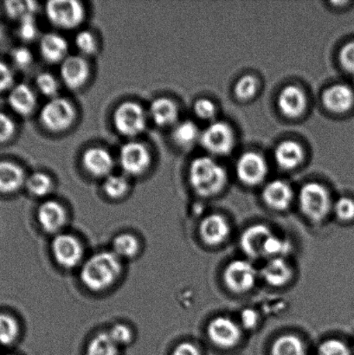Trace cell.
Segmentation results:
<instances>
[{
	"label": "cell",
	"mask_w": 354,
	"mask_h": 355,
	"mask_svg": "<svg viewBox=\"0 0 354 355\" xmlns=\"http://www.w3.org/2000/svg\"><path fill=\"white\" fill-rule=\"evenodd\" d=\"M123 273V260L111 250H103L85 259L80 270V280L89 291L100 293L116 285Z\"/></svg>",
	"instance_id": "6da1fadb"
},
{
	"label": "cell",
	"mask_w": 354,
	"mask_h": 355,
	"mask_svg": "<svg viewBox=\"0 0 354 355\" xmlns=\"http://www.w3.org/2000/svg\"><path fill=\"white\" fill-rule=\"evenodd\" d=\"M189 182L194 191L202 197L215 196L227 183V173L213 159L202 156L191 163Z\"/></svg>",
	"instance_id": "7a4b0ae2"
},
{
	"label": "cell",
	"mask_w": 354,
	"mask_h": 355,
	"mask_svg": "<svg viewBox=\"0 0 354 355\" xmlns=\"http://www.w3.org/2000/svg\"><path fill=\"white\" fill-rule=\"evenodd\" d=\"M301 211L314 222H320L327 217L332 208L330 193L327 188L317 182L305 184L299 193Z\"/></svg>",
	"instance_id": "3957f363"
},
{
	"label": "cell",
	"mask_w": 354,
	"mask_h": 355,
	"mask_svg": "<svg viewBox=\"0 0 354 355\" xmlns=\"http://www.w3.org/2000/svg\"><path fill=\"white\" fill-rule=\"evenodd\" d=\"M76 117L74 105L69 100L58 96L45 103L39 114L41 124L53 133L67 130L74 123Z\"/></svg>",
	"instance_id": "277c9868"
},
{
	"label": "cell",
	"mask_w": 354,
	"mask_h": 355,
	"mask_svg": "<svg viewBox=\"0 0 354 355\" xmlns=\"http://www.w3.org/2000/svg\"><path fill=\"white\" fill-rule=\"evenodd\" d=\"M51 253L55 262L65 270L82 266L85 261V250L81 240L71 233L61 232L54 236Z\"/></svg>",
	"instance_id": "5b68a950"
},
{
	"label": "cell",
	"mask_w": 354,
	"mask_h": 355,
	"mask_svg": "<svg viewBox=\"0 0 354 355\" xmlns=\"http://www.w3.org/2000/svg\"><path fill=\"white\" fill-rule=\"evenodd\" d=\"M44 10L48 22L64 30L75 29L85 17V7L76 0H52Z\"/></svg>",
	"instance_id": "8992f818"
},
{
	"label": "cell",
	"mask_w": 354,
	"mask_h": 355,
	"mask_svg": "<svg viewBox=\"0 0 354 355\" xmlns=\"http://www.w3.org/2000/svg\"><path fill=\"white\" fill-rule=\"evenodd\" d=\"M113 123L118 133L126 137H135L147 127V114L140 104L125 102L114 110Z\"/></svg>",
	"instance_id": "52a82bcc"
},
{
	"label": "cell",
	"mask_w": 354,
	"mask_h": 355,
	"mask_svg": "<svg viewBox=\"0 0 354 355\" xmlns=\"http://www.w3.org/2000/svg\"><path fill=\"white\" fill-rule=\"evenodd\" d=\"M200 141L211 154L225 155L233 150L236 138L230 125L224 121H215L201 133Z\"/></svg>",
	"instance_id": "ba28073f"
},
{
	"label": "cell",
	"mask_w": 354,
	"mask_h": 355,
	"mask_svg": "<svg viewBox=\"0 0 354 355\" xmlns=\"http://www.w3.org/2000/svg\"><path fill=\"white\" fill-rule=\"evenodd\" d=\"M258 271L247 260H234L225 267L224 281L229 290L235 293H245L255 286Z\"/></svg>",
	"instance_id": "9c48e42d"
},
{
	"label": "cell",
	"mask_w": 354,
	"mask_h": 355,
	"mask_svg": "<svg viewBox=\"0 0 354 355\" xmlns=\"http://www.w3.org/2000/svg\"><path fill=\"white\" fill-rule=\"evenodd\" d=\"M150 151L145 145L137 141H130L121 147L119 163L125 173L131 176L143 175L150 166Z\"/></svg>",
	"instance_id": "30bf717a"
},
{
	"label": "cell",
	"mask_w": 354,
	"mask_h": 355,
	"mask_svg": "<svg viewBox=\"0 0 354 355\" xmlns=\"http://www.w3.org/2000/svg\"><path fill=\"white\" fill-rule=\"evenodd\" d=\"M37 218L43 231L55 236L62 232V230L67 225L69 215L60 202L47 200L37 208Z\"/></svg>",
	"instance_id": "8fae6325"
},
{
	"label": "cell",
	"mask_w": 354,
	"mask_h": 355,
	"mask_svg": "<svg viewBox=\"0 0 354 355\" xmlns=\"http://www.w3.org/2000/svg\"><path fill=\"white\" fill-rule=\"evenodd\" d=\"M211 342L222 349L237 346L242 338L240 327L231 318L220 316L211 321L207 328Z\"/></svg>",
	"instance_id": "7c38bea8"
},
{
	"label": "cell",
	"mask_w": 354,
	"mask_h": 355,
	"mask_svg": "<svg viewBox=\"0 0 354 355\" xmlns=\"http://www.w3.org/2000/svg\"><path fill=\"white\" fill-rule=\"evenodd\" d=\"M236 171L238 179L247 186H256L263 182L268 173V165L261 155L246 152L238 159Z\"/></svg>",
	"instance_id": "4fadbf2b"
},
{
	"label": "cell",
	"mask_w": 354,
	"mask_h": 355,
	"mask_svg": "<svg viewBox=\"0 0 354 355\" xmlns=\"http://www.w3.org/2000/svg\"><path fill=\"white\" fill-rule=\"evenodd\" d=\"M89 65L81 55H68L62 62L60 75L62 82L69 89H78L88 81Z\"/></svg>",
	"instance_id": "5bb4252c"
},
{
	"label": "cell",
	"mask_w": 354,
	"mask_h": 355,
	"mask_svg": "<svg viewBox=\"0 0 354 355\" xmlns=\"http://www.w3.org/2000/svg\"><path fill=\"white\" fill-rule=\"evenodd\" d=\"M308 100L303 90L296 85H287L281 90L277 106L284 116L294 119L306 110Z\"/></svg>",
	"instance_id": "9a60e30c"
},
{
	"label": "cell",
	"mask_w": 354,
	"mask_h": 355,
	"mask_svg": "<svg viewBox=\"0 0 354 355\" xmlns=\"http://www.w3.org/2000/svg\"><path fill=\"white\" fill-rule=\"evenodd\" d=\"M83 168L90 175L97 178L109 176L114 168V162L109 151L102 148H90L83 153Z\"/></svg>",
	"instance_id": "2e32d148"
},
{
	"label": "cell",
	"mask_w": 354,
	"mask_h": 355,
	"mask_svg": "<svg viewBox=\"0 0 354 355\" xmlns=\"http://www.w3.org/2000/svg\"><path fill=\"white\" fill-rule=\"evenodd\" d=\"M230 225L227 218L220 214H211L204 218L200 226L201 239L208 245L223 243L230 235Z\"/></svg>",
	"instance_id": "e0dca14e"
},
{
	"label": "cell",
	"mask_w": 354,
	"mask_h": 355,
	"mask_svg": "<svg viewBox=\"0 0 354 355\" xmlns=\"http://www.w3.org/2000/svg\"><path fill=\"white\" fill-rule=\"evenodd\" d=\"M326 109L335 114L348 112L354 105V92L351 87L337 83L325 90L322 95Z\"/></svg>",
	"instance_id": "ac0fdd59"
},
{
	"label": "cell",
	"mask_w": 354,
	"mask_h": 355,
	"mask_svg": "<svg viewBox=\"0 0 354 355\" xmlns=\"http://www.w3.org/2000/svg\"><path fill=\"white\" fill-rule=\"evenodd\" d=\"M294 198L292 187L286 181L275 180L269 182L263 191V198L269 208L284 211L290 207Z\"/></svg>",
	"instance_id": "d6986e66"
},
{
	"label": "cell",
	"mask_w": 354,
	"mask_h": 355,
	"mask_svg": "<svg viewBox=\"0 0 354 355\" xmlns=\"http://www.w3.org/2000/svg\"><path fill=\"white\" fill-rule=\"evenodd\" d=\"M272 234L269 227L262 224L251 226L245 230L240 238L242 252L251 259L263 257L266 240Z\"/></svg>",
	"instance_id": "ffe728a7"
},
{
	"label": "cell",
	"mask_w": 354,
	"mask_h": 355,
	"mask_svg": "<svg viewBox=\"0 0 354 355\" xmlns=\"http://www.w3.org/2000/svg\"><path fill=\"white\" fill-rule=\"evenodd\" d=\"M41 57L48 64H58L68 57L67 40L60 34L48 33L41 37L39 42Z\"/></svg>",
	"instance_id": "44dd1931"
},
{
	"label": "cell",
	"mask_w": 354,
	"mask_h": 355,
	"mask_svg": "<svg viewBox=\"0 0 354 355\" xmlns=\"http://www.w3.org/2000/svg\"><path fill=\"white\" fill-rule=\"evenodd\" d=\"M37 96L30 86L20 83L10 89L8 103L14 112L19 116H30L37 106Z\"/></svg>",
	"instance_id": "7402d4cb"
},
{
	"label": "cell",
	"mask_w": 354,
	"mask_h": 355,
	"mask_svg": "<svg viewBox=\"0 0 354 355\" xmlns=\"http://www.w3.org/2000/svg\"><path fill=\"white\" fill-rule=\"evenodd\" d=\"M304 149L294 141H284L276 146L274 157L281 168L291 170L297 168L304 161Z\"/></svg>",
	"instance_id": "603a6c76"
},
{
	"label": "cell",
	"mask_w": 354,
	"mask_h": 355,
	"mask_svg": "<svg viewBox=\"0 0 354 355\" xmlns=\"http://www.w3.org/2000/svg\"><path fill=\"white\" fill-rule=\"evenodd\" d=\"M293 270L283 257L270 259L261 270V276L273 287H282L292 278Z\"/></svg>",
	"instance_id": "cb8c5ba5"
},
{
	"label": "cell",
	"mask_w": 354,
	"mask_h": 355,
	"mask_svg": "<svg viewBox=\"0 0 354 355\" xmlns=\"http://www.w3.org/2000/svg\"><path fill=\"white\" fill-rule=\"evenodd\" d=\"M149 114L158 126L168 127L177 123L179 109L176 103L168 97H158L151 103Z\"/></svg>",
	"instance_id": "d4e9b609"
},
{
	"label": "cell",
	"mask_w": 354,
	"mask_h": 355,
	"mask_svg": "<svg viewBox=\"0 0 354 355\" xmlns=\"http://www.w3.org/2000/svg\"><path fill=\"white\" fill-rule=\"evenodd\" d=\"M26 180L21 166L10 162H0V193H16L26 184Z\"/></svg>",
	"instance_id": "484cf974"
},
{
	"label": "cell",
	"mask_w": 354,
	"mask_h": 355,
	"mask_svg": "<svg viewBox=\"0 0 354 355\" xmlns=\"http://www.w3.org/2000/svg\"><path fill=\"white\" fill-rule=\"evenodd\" d=\"M111 250L121 260L132 259L140 252L141 242L132 233H121L114 236Z\"/></svg>",
	"instance_id": "4316f807"
},
{
	"label": "cell",
	"mask_w": 354,
	"mask_h": 355,
	"mask_svg": "<svg viewBox=\"0 0 354 355\" xmlns=\"http://www.w3.org/2000/svg\"><path fill=\"white\" fill-rule=\"evenodd\" d=\"M200 131L197 125L191 121L177 123L172 131V140L179 147H192L200 139Z\"/></svg>",
	"instance_id": "83f0119b"
},
{
	"label": "cell",
	"mask_w": 354,
	"mask_h": 355,
	"mask_svg": "<svg viewBox=\"0 0 354 355\" xmlns=\"http://www.w3.org/2000/svg\"><path fill=\"white\" fill-rule=\"evenodd\" d=\"M272 355H306V347L297 336H282L274 342Z\"/></svg>",
	"instance_id": "f1b7e54d"
},
{
	"label": "cell",
	"mask_w": 354,
	"mask_h": 355,
	"mask_svg": "<svg viewBox=\"0 0 354 355\" xmlns=\"http://www.w3.org/2000/svg\"><path fill=\"white\" fill-rule=\"evenodd\" d=\"M120 347L109 333L100 332L93 337L87 347L86 355H119Z\"/></svg>",
	"instance_id": "f546056e"
},
{
	"label": "cell",
	"mask_w": 354,
	"mask_h": 355,
	"mask_svg": "<svg viewBox=\"0 0 354 355\" xmlns=\"http://www.w3.org/2000/svg\"><path fill=\"white\" fill-rule=\"evenodd\" d=\"M26 189L34 197L44 198L53 189V181L43 172H35L26 178Z\"/></svg>",
	"instance_id": "4dcf8cb0"
},
{
	"label": "cell",
	"mask_w": 354,
	"mask_h": 355,
	"mask_svg": "<svg viewBox=\"0 0 354 355\" xmlns=\"http://www.w3.org/2000/svg\"><path fill=\"white\" fill-rule=\"evenodd\" d=\"M20 336V325L14 316L0 314V344L3 346L12 345Z\"/></svg>",
	"instance_id": "1f68e13d"
},
{
	"label": "cell",
	"mask_w": 354,
	"mask_h": 355,
	"mask_svg": "<svg viewBox=\"0 0 354 355\" xmlns=\"http://www.w3.org/2000/svg\"><path fill=\"white\" fill-rule=\"evenodd\" d=\"M103 189L106 196L111 200H120L128 193L130 182L123 175H110L105 178Z\"/></svg>",
	"instance_id": "d6a6232c"
},
{
	"label": "cell",
	"mask_w": 354,
	"mask_h": 355,
	"mask_svg": "<svg viewBox=\"0 0 354 355\" xmlns=\"http://www.w3.org/2000/svg\"><path fill=\"white\" fill-rule=\"evenodd\" d=\"M291 250V245L286 239H281L279 236L272 234L266 240L263 247V257L269 259H276L287 255Z\"/></svg>",
	"instance_id": "836d02e7"
},
{
	"label": "cell",
	"mask_w": 354,
	"mask_h": 355,
	"mask_svg": "<svg viewBox=\"0 0 354 355\" xmlns=\"http://www.w3.org/2000/svg\"><path fill=\"white\" fill-rule=\"evenodd\" d=\"M259 83L254 76H242L236 83L234 92L239 100L248 101L253 98L258 93Z\"/></svg>",
	"instance_id": "e575fe53"
},
{
	"label": "cell",
	"mask_w": 354,
	"mask_h": 355,
	"mask_svg": "<svg viewBox=\"0 0 354 355\" xmlns=\"http://www.w3.org/2000/svg\"><path fill=\"white\" fill-rule=\"evenodd\" d=\"M35 85L38 92L48 98L52 99L57 96L58 81L51 73L43 72L38 74L35 80Z\"/></svg>",
	"instance_id": "d590c367"
},
{
	"label": "cell",
	"mask_w": 354,
	"mask_h": 355,
	"mask_svg": "<svg viewBox=\"0 0 354 355\" xmlns=\"http://www.w3.org/2000/svg\"><path fill=\"white\" fill-rule=\"evenodd\" d=\"M37 8V3L33 1H7L5 3L7 15L19 21L27 14H33L34 15Z\"/></svg>",
	"instance_id": "8d00e7d4"
},
{
	"label": "cell",
	"mask_w": 354,
	"mask_h": 355,
	"mask_svg": "<svg viewBox=\"0 0 354 355\" xmlns=\"http://www.w3.org/2000/svg\"><path fill=\"white\" fill-rule=\"evenodd\" d=\"M109 335L118 346L124 347L130 345L134 340V331L131 327L124 323H116L111 327Z\"/></svg>",
	"instance_id": "74e56055"
},
{
	"label": "cell",
	"mask_w": 354,
	"mask_h": 355,
	"mask_svg": "<svg viewBox=\"0 0 354 355\" xmlns=\"http://www.w3.org/2000/svg\"><path fill=\"white\" fill-rule=\"evenodd\" d=\"M75 44L82 54L91 55L97 51V41L92 33L82 31L75 37Z\"/></svg>",
	"instance_id": "f35d334b"
},
{
	"label": "cell",
	"mask_w": 354,
	"mask_h": 355,
	"mask_svg": "<svg viewBox=\"0 0 354 355\" xmlns=\"http://www.w3.org/2000/svg\"><path fill=\"white\" fill-rule=\"evenodd\" d=\"M17 34L24 41H33L37 37L38 29L33 14H27L19 20Z\"/></svg>",
	"instance_id": "ab89813d"
},
{
	"label": "cell",
	"mask_w": 354,
	"mask_h": 355,
	"mask_svg": "<svg viewBox=\"0 0 354 355\" xmlns=\"http://www.w3.org/2000/svg\"><path fill=\"white\" fill-rule=\"evenodd\" d=\"M318 355H351V351L342 340L328 339L319 347Z\"/></svg>",
	"instance_id": "60d3db41"
},
{
	"label": "cell",
	"mask_w": 354,
	"mask_h": 355,
	"mask_svg": "<svg viewBox=\"0 0 354 355\" xmlns=\"http://www.w3.org/2000/svg\"><path fill=\"white\" fill-rule=\"evenodd\" d=\"M334 211L339 220L352 221L354 219V200L348 197L339 198L334 205Z\"/></svg>",
	"instance_id": "b9f144b4"
},
{
	"label": "cell",
	"mask_w": 354,
	"mask_h": 355,
	"mask_svg": "<svg viewBox=\"0 0 354 355\" xmlns=\"http://www.w3.org/2000/svg\"><path fill=\"white\" fill-rule=\"evenodd\" d=\"M194 113L201 120H213L217 114V107L213 101L207 98L197 100L193 105Z\"/></svg>",
	"instance_id": "7bdbcfd3"
},
{
	"label": "cell",
	"mask_w": 354,
	"mask_h": 355,
	"mask_svg": "<svg viewBox=\"0 0 354 355\" xmlns=\"http://www.w3.org/2000/svg\"><path fill=\"white\" fill-rule=\"evenodd\" d=\"M339 60L342 68L354 75V41L346 44L339 51Z\"/></svg>",
	"instance_id": "ee69618b"
},
{
	"label": "cell",
	"mask_w": 354,
	"mask_h": 355,
	"mask_svg": "<svg viewBox=\"0 0 354 355\" xmlns=\"http://www.w3.org/2000/svg\"><path fill=\"white\" fill-rule=\"evenodd\" d=\"M13 64L19 69H26L33 64V55L26 47H17L12 52Z\"/></svg>",
	"instance_id": "f6af8a7d"
},
{
	"label": "cell",
	"mask_w": 354,
	"mask_h": 355,
	"mask_svg": "<svg viewBox=\"0 0 354 355\" xmlns=\"http://www.w3.org/2000/svg\"><path fill=\"white\" fill-rule=\"evenodd\" d=\"M16 126L12 118L0 112V144L9 141L15 134Z\"/></svg>",
	"instance_id": "bcb514c9"
},
{
	"label": "cell",
	"mask_w": 354,
	"mask_h": 355,
	"mask_svg": "<svg viewBox=\"0 0 354 355\" xmlns=\"http://www.w3.org/2000/svg\"><path fill=\"white\" fill-rule=\"evenodd\" d=\"M240 319L245 329H254L259 322L258 313L252 309H245L241 312Z\"/></svg>",
	"instance_id": "7dc6e473"
},
{
	"label": "cell",
	"mask_w": 354,
	"mask_h": 355,
	"mask_svg": "<svg viewBox=\"0 0 354 355\" xmlns=\"http://www.w3.org/2000/svg\"><path fill=\"white\" fill-rule=\"evenodd\" d=\"M14 80L13 73L8 65L0 61V92L10 88Z\"/></svg>",
	"instance_id": "c3c4849f"
},
{
	"label": "cell",
	"mask_w": 354,
	"mask_h": 355,
	"mask_svg": "<svg viewBox=\"0 0 354 355\" xmlns=\"http://www.w3.org/2000/svg\"><path fill=\"white\" fill-rule=\"evenodd\" d=\"M172 355H201V353L193 343H182L176 346Z\"/></svg>",
	"instance_id": "681fc988"
},
{
	"label": "cell",
	"mask_w": 354,
	"mask_h": 355,
	"mask_svg": "<svg viewBox=\"0 0 354 355\" xmlns=\"http://www.w3.org/2000/svg\"><path fill=\"white\" fill-rule=\"evenodd\" d=\"M3 37V27L1 26V24H0V40H2Z\"/></svg>",
	"instance_id": "f907efd6"
},
{
	"label": "cell",
	"mask_w": 354,
	"mask_h": 355,
	"mask_svg": "<svg viewBox=\"0 0 354 355\" xmlns=\"http://www.w3.org/2000/svg\"><path fill=\"white\" fill-rule=\"evenodd\" d=\"M6 355H15V354H6Z\"/></svg>",
	"instance_id": "816d5d0a"
}]
</instances>
